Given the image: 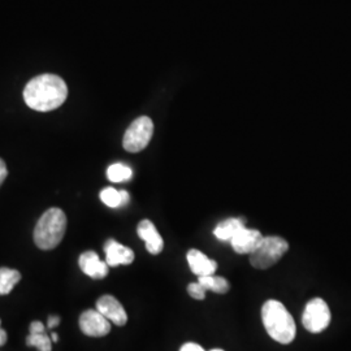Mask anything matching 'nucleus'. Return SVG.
Segmentation results:
<instances>
[{"label": "nucleus", "instance_id": "4be33fe9", "mask_svg": "<svg viewBox=\"0 0 351 351\" xmlns=\"http://www.w3.org/2000/svg\"><path fill=\"white\" fill-rule=\"evenodd\" d=\"M8 171H7V165L3 162V159H0V186L3 185L4 180L7 178Z\"/></svg>", "mask_w": 351, "mask_h": 351}, {"label": "nucleus", "instance_id": "dca6fc26", "mask_svg": "<svg viewBox=\"0 0 351 351\" xmlns=\"http://www.w3.org/2000/svg\"><path fill=\"white\" fill-rule=\"evenodd\" d=\"M101 199L107 207L117 208L125 206L129 202V193L125 190H116L113 188L103 189L101 191Z\"/></svg>", "mask_w": 351, "mask_h": 351}, {"label": "nucleus", "instance_id": "5701e85b", "mask_svg": "<svg viewBox=\"0 0 351 351\" xmlns=\"http://www.w3.org/2000/svg\"><path fill=\"white\" fill-rule=\"evenodd\" d=\"M60 324V317L59 316H50L49 317V322H47V326L50 329H53L55 326H58Z\"/></svg>", "mask_w": 351, "mask_h": 351}, {"label": "nucleus", "instance_id": "ddd939ff", "mask_svg": "<svg viewBox=\"0 0 351 351\" xmlns=\"http://www.w3.org/2000/svg\"><path fill=\"white\" fill-rule=\"evenodd\" d=\"M186 259L191 268V272L198 277L215 275L217 269V263L210 259L207 255H204L202 251L195 249L189 251Z\"/></svg>", "mask_w": 351, "mask_h": 351}, {"label": "nucleus", "instance_id": "1a4fd4ad", "mask_svg": "<svg viewBox=\"0 0 351 351\" xmlns=\"http://www.w3.org/2000/svg\"><path fill=\"white\" fill-rule=\"evenodd\" d=\"M263 236L259 230L256 229H249V228H242L237 234L230 239L232 247L237 254H249L250 255L252 251L258 247V245L262 242Z\"/></svg>", "mask_w": 351, "mask_h": 351}, {"label": "nucleus", "instance_id": "412c9836", "mask_svg": "<svg viewBox=\"0 0 351 351\" xmlns=\"http://www.w3.org/2000/svg\"><path fill=\"white\" fill-rule=\"evenodd\" d=\"M180 351H206L203 348H202L201 345H198V343H194V342H188V343H185Z\"/></svg>", "mask_w": 351, "mask_h": 351}, {"label": "nucleus", "instance_id": "6e6552de", "mask_svg": "<svg viewBox=\"0 0 351 351\" xmlns=\"http://www.w3.org/2000/svg\"><path fill=\"white\" fill-rule=\"evenodd\" d=\"M97 310L114 326H125L128 315L123 304L112 295H103L97 302Z\"/></svg>", "mask_w": 351, "mask_h": 351}, {"label": "nucleus", "instance_id": "f3484780", "mask_svg": "<svg viewBox=\"0 0 351 351\" xmlns=\"http://www.w3.org/2000/svg\"><path fill=\"white\" fill-rule=\"evenodd\" d=\"M21 280V274L11 268H0V295L10 294L14 285Z\"/></svg>", "mask_w": 351, "mask_h": 351}, {"label": "nucleus", "instance_id": "423d86ee", "mask_svg": "<svg viewBox=\"0 0 351 351\" xmlns=\"http://www.w3.org/2000/svg\"><path fill=\"white\" fill-rule=\"evenodd\" d=\"M330 310L326 302L322 298H314L306 304L302 315L303 326L311 333H320L326 330L330 323Z\"/></svg>", "mask_w": 351, "mask_h": 351}, {"label": "nucleus", "instance_id": "2eb2a0df", "mask_svg": "<svg viewBox=\"0 0 351 351\" xmlns=\"http://www.w3.org/2000/svg\"><path fill=\"white\" fill-rule=\"evenodd\" d=\"M242 228H245L243 219L232 217V219H226L216 226L213 230V234L220 241H230Z\"/></svg>", "mask_w": 351, "mask_h": 351}, {"label": "nucleus", "instance_id": "0eeeda50", "mask_svg": "<svg viewBox=\"0 0 351 351\" xmlns=\"http://www.w3.org/2000/svg\"><path fill=\"white\" fill-rule=\"evenodd\" d=\"M80 328L90 337H103L111 330V322L98 310H88L80 316Z\"/></svg>", "mask_w": 351, "mask_h": 351}, {"label": "nucleus", "instance_id": "f8f14e48", "mask_svg": "<svg viewBox=\"0 0 351 351\" xmlns=\"http://www.w3.org/2000/svg\"><path fill=\"white\" fill-rule=\"evenodd\" d=\"M137 233H138L139 239L145 241L146 249L150 254L158 255L163 251V239L150 220H142L137 228Z\"/></svg>", "mask_w": 351, "mask_h": 351}, {"label": "nucleus", "instance_id": "4468645a", "mask_svg": "<svg viewBox=\"0 0 351 351\" xmlns=\"http://www.w3.org/2000/svg\"><path fill=\"white\" fill-rule=\"evenodd\" d=\"M51 341L52 339L46 335L45 326L40 322H33L30 324V333L26 339L27 346H34L38 351H51Z\"/></svg>", "mask_w": 351, "mask_h": 351}, {"label": "nucleus", "instance_id": "7ed1b4c3", "mask_svg": "<svg viewBox=\"0 0 351 351\" xmlns=\"http://www.w3.org/2000/svg\"><path fill=\"white\" fill-rule=\"evenodd\" d=\"M66 216L60 208H50L40 216L34 229V242L40 250H52L63 241Z\"/></svg>", "mask_w": 351, "mask_h": 351}, {"label": "nucleus", "instance_id": "b1692460", "mask_svg": "<svg viewBox=\"0 0 351 351\" xmlns=\"http://www.w3.org/2000/svg\"><path fill=\"white\" fill-rule=\"evenodd\" d=\"M0 324H1V320H0ZM7 339H8V337H7V333H5V330L0 328V346L5 345V342H7Z\"/></svg>", "mask_w": 351, "mask_h": 351}, {"label": "nucleus", "instance_id": "aec40b11", "mask_svg": "<svg viewBox=\"0 0 351 351\" xmlns=\"http://www.w3.org/2000/svg\"><path fill=\"white\" fill-rule=\"evenodd\" d=\"M206 291L207 290L203 288L199 282H193L188 287V293L190 294V297H193L194 300H198V301L204 300Z\"/></svg>", "mask_w": 351, "mask_h": 351}, {"label": "nucleus", "instance_id": "f03ea898", "mask_svg": "<svg viewBox=\"0 0 351 351\" xmlns=\"http://www.w3.org/2000/svg\"><path fill=\"white\" fill-rule=\"evenodd\" d=\"M262 320L268 336L278 343L288 345L295 339V322L281 302L275 300L265 302L262 308Z\"/></svg>", "mask_w": 351, "mask_h": 351}, {"label": "nucleus", "instance_id": "a878e982", "mask_svg": "<svg viewBox=\"0 0 351 351\" xmlns=\"http://www.w3.org/2000/svg\"><path fill=\"white\" fill-rule=\"evenodd\" d=\"M211 351H224V350H221V349H213V350H211Z\"/></svg>", "mask_w": 351, "mask_h": 351}, {"label": "nucleus", "instance_id": "20e7f679", "mask_svg": "<svg viewBox=\"0 0 351 351\" xmlns=\"http://www.w3.org/2000/svg\"><path fill=\"white\" fill-rule=\"evenodd\" d=\"M288 242L277 236L263 237L258 247L250 254V263L256 269H268L285 255Z\"/></svg>", "mask_w": 351, "mask_h": 351}, {"label": "nucleus", "instance_id": "9b49d317", "mask_svg": "<svg viewBox=\"0 0 351 351\" xmlns=\"http://www.w3.org/2000/svg\"><path fill=\"white\" fill-rule=\"evenodd\" d=\"M80 268L86 276L91 278H104L108 275L110 265L107 262H101L99 255L94 251H86L80 256Z\"/></svg>", "mask_w": 351, "mask_h": 351}, {"label": "nucleus", "instance_id": "393cba45", "mask_svg": "<svg viewBox=\"0 0 351 351\" xmlns=\"http://www.w3.org/2000/svg\"><path fill=\"white\" fill-rule=\"evenodd\" d=\"M51 339H52V341H53V342H58V339H59V336H58V335H56V333L53 332V333L51 335Z\"/></svg>", "mask_w": 351, "mask_h": 351}, {"label": "nucleus", "instance_id": "6ab92c4d", "mask_svg": "<svg viewBox=\"0 0 351 351\" xmlns=\"http://www.w3.org/2000/svg\"><path fill=\"white\" fill-rule=\"evenodd\" d=\"M132 176H133L132 168L125 164H112L107 169V177L111 182H124V181L130 180Z\"/></svg>", "mask_w": 351, "mask_h": 351}, {"label": "nucleus", "instance_id": "9d476101", "mask_svg": "<svg viewBox=\"0 0 351 351\" xmlns=\"http://www.w3.org/2000/svg\"><path fill=\"white\" fill-rule=\"evenodd\" d=\"M104 252H106V262L110 267L128 265L133 263L134 261V252L114 239H108L106 242Z\"/></svg>", "mask_w": 351, "mask_h": 351}, {"label": "nucleus", "instance_id": "a211bd4d", "mask_svg": "<svg viewBox=\"0 0 351 351\" xmlns=\"http://www.w3.org/2000/svg\"><path fill=\"white\" fill-rule=\"evenodd\" d=\"M198 282L207 291H213V293H217V294H226V293L229 291V289H230V285L226 281V278L215 276V275L198 277Z\"/></svg>", "mask_w": 351, "mask_h": 351}, {"label": "nucleus", "instance_id": "f257e3e1", "mask_svg": "<svg viewBox=\"0 0 351 351\" xmlns=\"http://www.w3.org/2000/svg\"><path fill=\"white\" fill-rule=\"evenodd\" d=\"M66 97V84L62 77L56 75L34 77L24 88L26 106L38 112H49L59 108Z\"/></svg>", "mask_w": 351, "mask_h": 351}, {"label": "nucleus", "instance_id": "39448f33", "mask_svg": "<svg viewBox=\"0 0 351 351\" xmlns=\"http://www.w3.org/2000/svg\"><path fill=\"white\" fill-rule=\"evenodd\" d=\"M154 134V123L150 117L141 116L136 119L126 129L123 146L129 152H139L145 150Z\"/></svg>", "mask_w": 351, "mask_h": 351}]
</instances>
